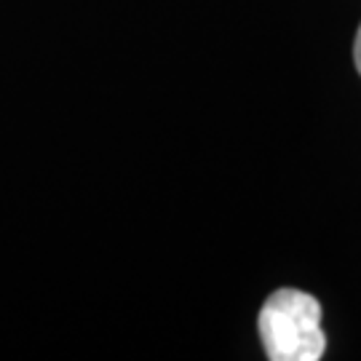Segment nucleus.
Here are the masks:
<instances>
[{
    "mask_svg": "<svg viewBox=\"0 0 361 361\" xmlns=\"http://www.w3.org/2000/svg\"><path fill=\"white\" fill-rule=\"evenodd\" d=\"M353 59H356V70L361 73V27L356 32V43H353Z\"/></svg>",
    "mask_w": 361,
    "mask_h": 361,
    "instance_id": "f03ea898",
    "label": "nucleus"
},
{
    "mask_svg": "<svg viewBox=\"0 0 361 361\" xmlns=\"http://www.w3.org/2000/svg\"><path fill=\"white\" fill-rule=\"evenodd\" d=\"M257 326L271 361H319L324 356L322 305L308 292H273L259 310Z\"/></svg>",
    "mask_w": 361,
    "mask_h": 361,
    "instance_id": "f257e3e1",
    "label": "nucleus"
}]
</instances>
